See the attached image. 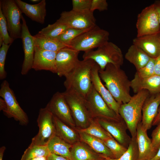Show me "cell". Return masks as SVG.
<instances>
[{
    "label": "cell",
    "mask_w": 160,
    "mask_h": 160,
    "mask_svg": "<svg viewBox=\"0 0 160 160\" xmlns=\"http://www.w3.org/2000/svg\"><path fill=\"white\" fill-rule=\"evenodd\" d=\"M120 67L108 64L104 70H99V73L105 87L115 100L121 105L127 103L132 96L130 93L131 81Z\"/></svg>",
    "instance_id": "cell-1"
},
{
    "label": "cell",
    "mask_w": 160,
    "mask_h": 160,
    "mask_svg": "<svg viewBox=\"0 0 160 160\" xmlns=\"http://www.w3.org/2000/svg\"><path fill=\"white\" fill-rule=\"evenodd\" d=\"M96 63L91 59L79 60L73 69L65 76L66 90H73L84 98L92 89V68Z\"/></svg>",
    "instance_id": "cell-2"
},
{
    "label": "cell",
    "mask_w": 160,
    "mask_h": 160,
    "mask_svg": "<svg viewBox=\"0 0 160 160\" xmlns=\"http://www.w3.org/2000/svg\"><path fill=\"white\" fill-rule=\"evenodd\" d=\"M149 95L148 91L142 90L132 96L127 103L120 106L119 114L125 122L132 137H136L137 127L142 119L143 105Z\"/></svg>",
    "instance_id": "cell-3"
},
{
    "label": "cell",
    "mask_w": 160,
    "mask_h": 160,
    "mask_svg": "<svg viewBox=\"0 0 160 160\" xmlns=\"http://www.w3.org/2000/svg\"><path fill=\"white\" fill-rule=\"evenodd\" d=\"M82 57L84 60H93L101 70H104L108 64L121 67L124 63L123 55L121 49L114 43L109 41L96 50L85 52Z\"/></svg>",
    "instance_id": "cell-4"
},
{
    "label": "cell",
    "mask_w": 160,
    "mask_h": 160,
    "mask_svg": "<svg viewBox=\"0 0 160 160\" xmlns=\"http://www.w3.org/2000/svg\"><path fill=\"white\" fill-rule=\"evenodd\" d=\"M0 96V110L8 118H14L21 125H27L29 122L28 116L19 105L7 80L1 84Z\"/></svg>",
    "instance_id": "cell-5"
},
{
    "label": "cell",
    "mask_w": 160,
    "mask_h": 160,
    "mask_svg": "<svg viewBox=\"0 0 160 160\" xmlns=\"http://www.w3.org/2000/svg\"><path fill=\"white\" fill-rule=\"evenodd\" d=\"M63 93L76 128L83 129L88 127L93 119L88 110L85 98L71 89L66 90Z\"/></svg>",
    "instance_id": "cell-6"
},
{
    "label": "cell",
    "mask_w": 160,
    "mask_h": 160,
    "mask_svg": "<svg viewBox=\"0 0 160 160\" xmlns=\"http://www.w3.org/2000/svg\"><path fill=\"white\" fill-rule=\"evenodd\" d=\"M109 36L108 32L96 25L74 39L71 42L69 47L84 52L93 50L108 41Z\"/></svg>",
    "instance_id": "cell-7"
},
{
    "label": "cell",
    "mask_w": 160,
    "mask_h": 160,
    "mask_svg": "<svg viewBox=\"0 0 160 160\" xmlns=\"http://www.w3.org/2000/svg\"><path fill=\"white\" fill-rule=\"evenodd\" d=\"M89 114L92 119L119 120L122 119L108 105L93 85L85 98Z\"/></svg>",
    "instance_id": "cell-8"
},
{
    "label": "cell",
    "mask_w": 160,
    "mask_h": 160,
    "mask_svg": "<svg viewBox=\"0 0 160 160\" xmlns=\"http://www.w3.org/2000/svg\"><path fill=\"white\" fill-rule=\"evenodd\" d=\"M0 8L6 20L10 36L14 40L21 38L22 12L15 0H1Z\"/></svg>",
    "instance_id": "cell-9"
},
{
    "label": "cell",
    "mask_w": 160,
    "mask_h": 160,
    "mask_svg": "<svg viewBox=\"0 0 160 160\" xmlns=\"http://www.w3.org/2000/svg\"><path fill=\"white\" fill-rule=\"evenodd\" d=\"M37 122L39 132L32 138L30 145H47L56 134V131L53 115L46 107L39 110Z\"/></svg>",
    "instance_id": "cell-10"
},
{
    "label": "cell",
    "mask_w": 160,
    "mask_h": 160,
    "mask_svg": "<svg viewBox=\"0 0 160 160\" xmlns=\"http://www.w3.org/2000/svg\"><path fill=\"white\" fill-rule=\"evenodd\" d=\"M137 37L160 33V23L154 4L146 7L138 15Z\"/></svg>",
    "instance_id": "cell-11"
},
{
    "label": "cell",
    "mask_w": 160,
    "mask_h": 160,
    "mask_svg": "<svg viewBox=\"0 0 160 160\" xmlns=\"http://www.w3.org/2000/svg\"><path fill=\"white\" fill-rule=\"evenodd\" d=\"M57 21L69 27L79 29H90L96 25L93 12L91 10L79 12L72 9L64 11L61 13Z\"/></svg>",
    "instance_id": "cell-12"
},
{
    "label": "cell",
    "mask_w": 160,
    "mask_h": 160,
    "mask_svg": "<svg viewBox=\"0 0 160 160\" xmlns=\"http://www.w3.org/2000/svg\"><path fill=\"white\" fill-rule=\"evenodd\" d=\"M46 107L53 116L76 129L75 122L63 92H57L54 94Z\"/></svg>",
    "instance_id": "cell-13"
},
{
    "label": "cell",
    "mask_w": 160,
    "mask_h": 160,
    "mask_svg": "<svg viewBox=\"0 0 160 160\" xmlns=\"http://www.w3.org/2000/svg\"><path fill=\"white\" fill-rule=\"evenodd\" d=\"M118 142L128 148L131 138L127 132V125L123 119L119 120L94 119Z\"/></svg>",
    "instance_id": "cell-14"
},
{
    "label": "cell",
    "mask_w": 160,
    "mask_h": 160,
    "mask_svg": "<svg viewBox=\"0 0 160 160\" xmlns=\"http://www.w3.org/2000/svg\"><path fill=\"white\" fill-rule=\"evenodd\" d=\"M21 39L24 53V59L22 65L21 73L26 75L32 69L35 51L33 36L30 33L25 19L22 15Z\"/></svg>",
    "instance_id": "cell-15"
},
{
    "label": "cell",
    "mask_w": 160,
    "mask_h": 160,
    "mask_svg": "<svg viewBox=\"0 0 160 160\" xmlns=\"http://www.w3.org/2000/svg\"><path fill=\"white\" fill-rule=\"evenodd\" d=\"M79 52L66 47L57 52L55 67L56 73L59 76L65 77L75 68L79 60L78 58Z\"/></svg>",
    "instance_id": "cell-16"
},
{
    "label": "cell",
    "mask_w": 160,
    "mask_h": 160,
    "mask_svg": "<svg viewBox=\"0 0 160 160\" xmlns=\"http://www.w3.org/2000/svg\"><path fill=\"white\" fill-rule=\"evenodd\" d=\"M100 69L99 66L95 63L92 68L91 72V81L92 85L108 107L117 114L119 115V110L121 105L115 100L103 84L99 75Z\"/></svg>",
    "instance_id": "cell-17"
},
{
    "label": "cell",
    "mask_w": 160,
    "mask_h": 160,
    "mask_svg": "<svg viewBox=\"0 0 160 160\" xmlns=\"http://www.w3.org/2000/svg\"><path fill=\"white\" fill-rule=\"evenodd\" d=\"M57 52L44 50L35 46L32 68L36 71L46 70L56 73L55 59Z\"/></svg>",
    "instance_id": "cell-18"
},
{
    "label": "cell",
    "mask_w": 160,
    "mask_h": 160,
    "mask_svg": "<svg viewBox=\"0 0 160 160\" xmlns=\"http://www.w3.org/2000/svg\"><path fill=\"white\" fill-rule=\"evenodd\" d=\"M160 104V92L155 95L148 97L143 105L142 109V126L146 131L152 126L154 120L156 116Z\"/></svg>",
    "instance_id": "cell-19"
},
{
    "label": "cell",
    "mask_w": 160,
    "mask_h": 160,
    "mask_svg": "<svg viewBox=\"0 0 160 160\" xmlns=\"http://www.w3.org/2000/svg\"><path fill=\"white\" fill-rule=\"evenodd\" d=\"M133 44L142 49L151 58H156L160 55V33L136 37Z\"/></svg>",
    "instance_id": "cell-20"
},
{
    "label": "cell",
    "mask_w": 160,
    "mask_h": 160,
    "mask_svg": "<svg viewBox=\"0 0 160 160\" xmlns=\"http://www.w3.org/2000/svg\"><path fill=\"white\" fill-rule=\"evenodd\" d=\"M22 13L32 20L41 24L45 22L47 14L46 1L42 0L38 4H30L21 0H15Z\"/></svg>",
    "instance_id": "cell-21"
},
{
    "label": "cell",
    "mask_w": 160,
    "mask_h": 160,
    "mask_svg": "<svg viewBox=\"0 0 160 160\" xmlns=\"http://www.w3.org/2000/svg\"><path fill=\"white\" fill-rule=\"evenodd\" d=\"M136 140L139 151L138 160H151L155 154L152 150L151 139L148 137L147 131L142 127L141 122L137 127Z\"/></svg>",
    "instance_id": "cell-22"
},
{
    "label": "cell",
    "mask_w": 160,
    "mask_h": 160,
    "mask_svg": "<svg viewBox=\"0 0 160 160\" xmlns=\"http://www.w3.org/2000/svg\"><path fill=\"white\" fill-rule=\"evenodd\" d=\"M131 87L135 94L142 90L154 94L160 92V75L154 74L150 77L141 78L135 75L131 81Z\"/></svg>",
    "instance_id": "cell-23"
},
{
    "label": "cell",
    "mask_w": 160,
    "mask_h": 160,
    "mask_svg": "<svg viewBox=\"0 0 160 160\" xmlns=\"http://www.w3.org/2000/svg\"><path fill=\"white\" fill-rule=\"evenodd\" d=\"M70 152L71 160H102L106 156L96 153L81 140L72 145Z\"/></svg>",
    "instance_id": "cell-24"
},
{
    "label": "cell",
    "mask_w": 160,
    "mask_h": 160,
    "mask_svg": "<svg viewBox=\"0 0 160 160\" xmlns=\"http://www.w3.org/2000/svg\"><path fill=\"white\" fill-rule=\"evenodd\" d=\"M53 119L56 135L72 145L81 140L79 133L76 129L67 125L54 116Z\"/></svg>",
    "instance_id": "cell-25"
},
{
    "label": "cell",
    "mask_w": 160,
    "mask_h": 160,
    "mask_svg": "<svg viewBox=\"0 0 160 160\" xmlns=\"http://www.w3.org/2000/svg\"><path fill=\"white\" fill-rule=\"evenodd\" d=\"M80 138V140L88 145L96 153L105 155L107 156L114 159L113 156L110 149L101 139L81 131L76 128Z\"/></svg>",
    "instance_id": "cell-26"
},
{
    "label": "cell",
    "mask_w": 160,
    "mask_h": 160,
    "mask_svg": "<svg viewBox=\"0 0 160 160\" xmlns=\"http://www.w3.org/2000/svg\"><path fill=\"white\" fill-rule=\"evenodd\" d=\"M124 57L134 65L137 71L145 66L151 58L142 49L134 44L129 47Z\"/></svg>",
    "instance_id": "cell-27"
},
{
    "label": "cell",
    "mask_w": 160,
    "mask_h": 160,
    "mask_svg": "<svg viewBox=\"0 0 160 160\" xmlns=\"http://www.w3.org/2000/svg\"><path fill=\"white\" fill-rule=\"evenodd\" d=\"M47 146L50 153L71 160L70 149L72 145L65 142L56 134L50 140Z\"/></svg>",
    "instance_id": "cell-28"
},
{
    "label": "cell",
    "mask_w": 160,
    "mask_h": 160,
    "mask_svg": "<svg viewBox=\"0 0 160 160\" xmlns=\"http://www.w3.org/2000/svg\"><path fill=\"white\" fill-rule=\"evenodd\" d=\"M35 46L47 51L57 52L68 46L55 39L39 36H33Z\"/></svg>",
    "instance_id": "cell-29"
},
{
    "label": "cell",
    "mask_w": 160,
    "mask_h": 160,
    "mask_svg": "<svg viewBox=\"0 0 160 160\" xmlns=\"http://www.w3.org/2000/svg\"><path fill=\"white\" fill-rule=\"evenodd\" d=\"M68 27L57 20L54 23L49 24L39 31L37 35L41 36L56 39L62 34Z\"/></svg>",
    "instance_id": "cell-30"
},
{
    "label": "cell",
    "mask_w": 160,
    "mask_h": 160,
    "mask_svg": "<svg viewBox=\"0 0 160 160\" xmlns=\"http://www.w3.org/2000/svg\"><path fill=\"white\" fill-rule=\"evenodd\" d=\"M50 154L47 145H30L24 152L20 160H30L39 157H47Z\"/></svg>",
    "instance_id": "cell-31"
},
{
    "label": "cell",
    "mask_w": 160,
    "mask_h": 160,
    "mask_svg": "<svg viewBox=\"0 0 160 160\" xmlns=\"http://www.w3.org/2000/svg\"><path fill=\"white\" fill-rule=\"evenodd\" d=\"M78 129L81 131L98 138L103 140L112 137L94 119H92L90 124L88 127L83 129Z\"/></svg>",
    "instance_id": "cell-32"
},
{
    "label": "cell",
    "mask_w": 160,
    "mask_h": 160,
    "mask_svg": "<svg viewBox=\"0 0 160 160\" xmlns=\"http://www.w3.org/2000/svg\"><path fill=\"white\" fill-rule=\"evenodd\" d=\"M139 151L136 137H131L127 151L119 159H113L107 156L108 160H138Z\"/></svg>",
    "instance_id": "cell-33"
},
{
    "label": "cell",
    "mask_w": 160,
    "mask_h": 160,
    "mask_svg": "<svg viewBox=\"0 0 160 160\" xmlns=\"http://www.w3.org/2000/svg\"><path fill=\"white\" fill-rule=\"evenodd\" d=\"M91 29H79L68 27L55 39L69 47V45L73 40L81 34Z\"/></svg>",
    "instance_id": "cell-34"
},
{
    "label": "cell",
    "mask_w": 160,
    "mask_h": 160,
    "mask_svg": "<svg viewBox=\"0 0 160 160\" xmlns=\"http://www.w3.org/2000/svg\"><path fill=\"white\" fill-rule=\"evenodd\" d=\"M103 141L112 153L113 159H116L119 158L127 149L119 143L113 137Z\"/></svg>",
    "instance_id": "cell-35"
},
{
    "label": "cell",
    "mask_w": 160,
    "mask_h": 160,
    "mask_svg": "<svg viewBox=\"0 0 160 160\" xmlns=\"http://www.w3.org/2000/svg\"><path fill=\"white\" fill-rule=\"evenodd\" d=\"M156 60V58H151L145 66L137 71L135 75L141 78L149 77L154 75Z\"/></svg>",
    "instance_id": "cell-36"
},
{
    "label": "cell",
    "mask_w": 160,
    "mask_h": 160,
    "mask_svg": "<svg viewBox=\"0 0 160 160\" xmlns=\"http://www.w3.org/2000/svg\"><path fill=\"white\" fill-rule=\"evenodd\" d=\"M0 35L3 39V43L6 44H11L14 40L10 36L8 30L7 23L0 8Z\"/></svg>",
    "instance_id": "cell-37"
},
{
    "label": "cell",
    "mask_w": 160,
    "mask_h": 160,
    "mask_svg": "<svg viewBox=\"0 0 160 160\" xmlns=\"http://www.w3.org/2000/svg\"><path fill=\"white\" fill-rule=\"evenodd\" d=\"M10 45L3 43L0 48V79L1 80L7 77V73L4 66L7 54Z\"/></svg>",
    "instance_id": "cell-38"
},
{
    "label": "cell",
    "mask_w": 160,
    "mask_h": 160,
    "mask_svg": "<svg viewBox=\"0 0 160 160\" xmlns=\"http://www.w3.org/2000/svg\"><path fill=\"white\" fill-rule=\"evenodd\" d=\"M92 0H72V9L75 11L84 12L90 10Z\"/></svg>",
    "instance_id": "cell-39"
},
{
    "label": "cell",
    "mask_w": 160,
    "mask_h": 160,
    "mask_svg": "<svg viewBox=\"0 0 160 160\" xmlns=\"http://www.w3.org/2000/svg\"><path fill=\"white\" fill-rule=\"evenodd\" d=\"M151 136L152 150L156 155L160 148V122L152 131Z\"/></svg>",
    "instance_id": "cell-40"
},
{
    "label": "cell",
    "mask_w": 160,
    "mask_h": 160,
    "mask_svg": "<svg viewBox=\"0 0 160 160\" xmlns=\"http://www.w3.org/2000/svg\"><path fill=\"white\" fill-rule=\"evenodd\" d=\"M108 3L106 0H92L90 10L92 12L96 9L100 11L107 10Z\"/></svg>",
    "instance_id": "cell-41"
},
{
    "label": "cell",
    "mask_w": 160,
    "mask_h": 160,
    "mask_svg": "<svg viewBox=\"0 0 160 160\" xmlns=\"http://www.w3.org/2000/svg\"><path fill=\"white\" fill-rule=\"evenodd\" d=\"M154 74L160 75V55L156 58Z\"/></svg>",
    "instance_id": "cell-42"
},
{
    "label": "cell",
    "mask_w": 160,
    "mask_h": 160,
    "mask_svg": "<svg viewBox=\"0 0 160 160\" xmlns=\"http://www.w3.org/2000/svg\"><path fill=\"white\" fill-rule=\"evenodd\" d=\"M47 159V160H70L67 158L52 153L49 155Z\"/></svg>",
    "instance_id": "cell-43"
},
{
    "label": "cell",
    "mask_w": 160,
    "mask_h": 160,
    "mask_svg": "<svg viewBox=\"0 0 160 160\" xmlns=\"http://www.w3.org/2000/svg\"><path fill=\"white\" fill-rule=\"evenodd\" d=\"M154 4L158 15L160 23V1H156Z\"/></svg>",
    "instance_id": "cell-44"
},
{
    "label": "cell",
    "mask_w": 160,
    "mask_h": 160,
    "mask_svg": "<svg viewBox=\"0 0 160 160\" xmlns=\"http://www.w3.org/2000/svg\"><path fill=\"white\" fill-rule=\"evenodd\" d=\"M160 122V108L158 110L157 114L154 120L152 126L157 125Z\"/></svg>",
    "instance_id": "cell-45"
},
{
    "label": "cell",
    "mask_w": 160,
    "mask_h": 160,
    "mask_svg": "<svg viewBox=\"0 0 160 160\" xmlns=\"http://www.w3.org/2000/svg\"><path fill=\"white\" fill-rule=\"evenodd\" d=\"M6 148L4 146H3L0 148V160H3L4 153Z\"/></svg>",
    "instance_id": "cell-46"
},
{
    "label": "cell",
    "mask_w": 160,
    "mask_h": 160,
    "mask_svg": "<svg viewBox=\"0 0 160 160\" xmlns=\"http://www.w3.org/2000/svg\"><path fill=\"white\" fill-rule=\"evenodd\" d=\"M160 158V148L159 149L156 155L151 160H157Z\"/></svg>",
    "instance_id": "cell-47"
},
{
    "label": "cell",
    "mask_w": 160,
    "mask_h": 160,
    "mask_svg": "<svg viewBox=\"0 0 160 160\" xmlns=\"http://www.w3.org/2000/svg\"><path fill=\"white\" fill-rule=\"evenodd\" d=\"M30 160H47V157H36Z\"/></svg>",
    "instance_id": "cell-48"
},
{
    "label": "cell",
    "mask_w": 160,
    "mask_h": 160,
    "mask_svg": "<svg viewBox=\"0 0 160 160\" xmlns=\"http://www.w3.org/2000/svg\"><path fill=\"white\" fill-rule=\"evenodd\" d=\"M30 1L32 2L35 3L39 2L40 1L39 0H31Z\"/></svg>",
    "instance_id": "cell-49"
},
{
    "label": "cell",
    "mask_w": 160,
    "mask_h": 160,
    "mask_svg": "<svg viewBox=\"0 0 160 160\" xmlns=\"http://www.w3.org/2000/svg\"><path fill=\"white\" fill-rule=\"evenodd\" d=\"M102 160H108L107 158V156H105V158Z\"/></svg>",
    "instance_id": "cell-50"
},
{
    "label": "cell",
    "mask_w": 160,
    "mask_h": 160,
    "mask_svg": "<svg viewBox=\"0 0 160 160\" xmlns=\"http://www.w3.org/2000/svg\"><path fill=\"white\" fill-rule=\"evenodd\" d=\"M157 160H160V158H159V159H158Z\"/></svg>",
    "instance_id": "cell-51"
}]
</instances>
